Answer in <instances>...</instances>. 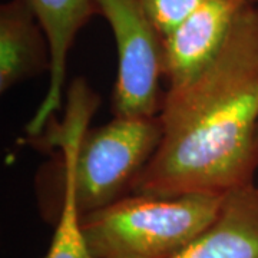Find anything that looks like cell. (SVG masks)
<instances>
[{
    "mask_svg": "<svg viewBox=\"0 0 258 258\" xmlns=\"http://www.w3.org/2000/svg\"><path fill=\"white\" fill-rule=\"evenodd\" d=\"M255 184H257V185H258V182H255Z\"/></svg>",
    "mask_w": 258,
    "mask_h": 258,
    "instance_id": "12",
    "label": "cell"
},
{
    "mask_svg": "<svg viewBox=\"0 0 258 258\" xmlns=\"http://www.w3.org/2000/svg\"><path fill=\"white\" fill-rule=\"evenodd\" d=\"M249 2H252V3H255V5H258V0H249Z\"/></svg>",
    "mask_w": 258,
    "mask_h": 258,
    "instance_id": "11",
    "label": "cell"
},
{
    "mask_svg": "<svg viewBox=\"0 0 258 258\" xmlns=\"http://www.w3.org/2000/svg\"><path fill=\"white\" fill-rule=\"evenodd\" d=\"M162 135L131 194L227 195L258 174V8L248 2L220 53L168 86Z\"/></svg>",
    "mask_w": 258,
    "mask_h": 258,
    "instance_id": "1",
    "label": "cell"
},
{
    "mask_svg": "<svg viewBox=\"0 0 258 258\" xmlns=\"http://www.w3.org/2000/svg\"><path fill=\"white\" fill-rule=\"evenodd\" d=\"M174 258H258V185L227 194L214 222Z\"/></svg>",
    "mask_w": 258,
    "mask_h": 258,
    "instance_id": "7",
    "label": "cell"
},
{
    "mask_svg": "<svg viewBox=\"0 0 258 258\" xmlns=\"http://www.w3.org/2000/svg\"><path fill=\"white\" fill-rule=\"evenodd\" d=\"M257 8H258V5H257Z\"/></svg>",
    "mask_w": 258,
    "mask_h": 258,
    "instance_id": "13",
    "label": "cell"
},
{
    "mask_svg": "<svg viewBox=\"0 0 258 258\" xmlns=\"http://www.w3.org/2000/svg\"><path fill=\"white\" fill-rule=\"evenodd\" d=\"M50 69L47 37L28 0L0 8V92Z\"/></svg>",
    "mask_w": 258,
    "mask_h": 258,
    "instance_id": "8",
    "label": "cell"
},
{
    "mask_svg": "<svg viewBox=\"0 0 258 258\" xmlns=\"http://www.w3.org/2000/svg\"><path fill=\"white\" fill-rule=\"evenodd\" d=\"M99 98L83 79L66 95L63 122L47 135L63 155V175L74 185L81 215L108 207L131 194L162 135L159 116L122 118L89 129Z\"/></svg>",
    "mask_w": 258,
    "mask_h": 258,
    "instance_id": "2",
    "label": "cell"
},
{
    "mask_svg": "<svg viewBox=\"0 0 258 258\" xmlns=\"http://www.w3.org/2000/svg\"><path fill=\"white\" fill-rule=\"evenodd\" d=\"M45 258H96L86 244L82 231V215L79 212L74 185L63 175V195L55 232Z\"/></svg>",
    "mask_w": 258,
    "mask_h": 258,
    "instance_id": "9",
    "label": "cell"
},
{
    "mask_svg": "<svg viewBox=\"0 0 258 258\" xmlns=\"http://www.w3.org/2000/svg\"><path fill=\"white\" fill-rule=\"evenodd\" d=\"M208 0H144L147 13L162 36H168Z\"/></svg>",
    "mask_w": 258,
    "mask_h": 258,
    "instance_id": "10",
    "label": "cell"
},
{
    "mask_svg": "<svg viewBox=\"0 0 258 258\" xmlns=\"http://www.w3.org/2000/svg\"><path fill=\"white\" fill-rule=\"evenodd\" d=\"M249 0H208L164 37V78L169 86L200 74L220 53Z\"/></svg>",
    "mask_w": 258,
    "mask_h": 258,
    "instance_id": "5",
    "label": "cell"
},
{
    "mask_svg": "<svg viewBox=\"0 0 258 258\" xmlns=\"http://www.w3.org/2000/svg\"><path fill=\"white\" fill-rule=\"evenodd\" d=\"M224 197L128 194L82 215L83 235L96 258H174L218 217Z\"/></svg>",
    "mask_w": 258,
    "mask_h": 258,
    "instance_id": "3",
    "label": "cell"
},
{
    "mask_svg": "<svg viewBox=\"0 0 258 258\" xmlns=\"http://www.w3.org/2000/svg\"><path fill=\"white\" fill-rule=\"evenodd\" d=\"M43 29L50 52L49 83L43 101L26 126V134L40 138L56 112L63 106L68 56L75 40L88 22L98 15L93 0H28Z\"/></svg>",
    "mask_w": 258,
    "mask_h": 258,
    "instance_id": "6",
    "label": "cell"
},
{
    "mask_svg": "<svg viewBox=\"0 0 258 258\" xmlns=\"http://www.w3.org/2000/svg\"><path fill=\"white\" fill-rule=\"evenodd\" d=\"M111 28L118 72L112 95L115 116L154 118L161 111L159 83L164 78V36L155 28L144 0H93Z\"/></svg>",
    "mask_w": 258,
    "mask_h": 258,
    "instance_id": "4",
    "label": "cell"
}]
</instances>
